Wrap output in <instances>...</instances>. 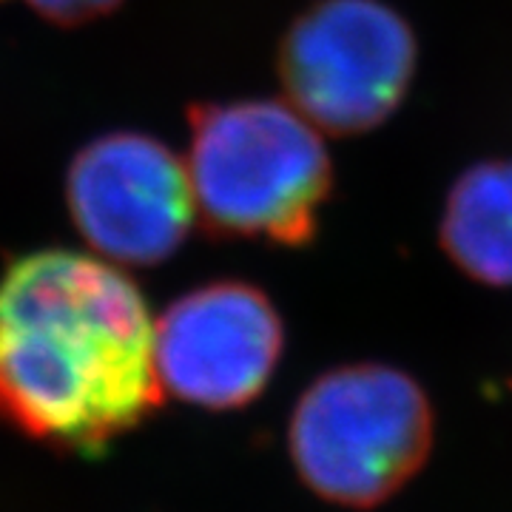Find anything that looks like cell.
I'll list each match as a JSON object with an SVG mask.
<instances>
[{
	"instance_id": "cell-1",
	"label": "cell",
	"mask_w": 512,
	"mask_h": 512,
	"mask_svg": "<svg viewBox=\"0 0 512 512\" xmlns=\"http://www.w3.org/2000/svg\"><path fill=\"white\" fill-rule=\"evenodd\" d=\"M154 322L120 265L66 248L0 274V421L74 456H100L157 410Z\"/></svg>"
},
{
	"instance_id": "cell-2",
	"label": "cell",
	"mask_w": 512,
	"mask_h": 512,
	"mask_svg": "<svg viewBox=\"0 0 512 512\" xmlns=\"http://www.w3.org/2000/svg\"><path fill=\"white\" fill-rule=\"evenodd\" d=\"M185 168L197 217L214 237L285 248L313 242L333 185L319 128L276 100L191 109Z\"/></svg>"
},
{
	"instance_id": "cell-3",
	"label": "cell",
	"mask_w": 512,
	"mask_h": 512,
	"mask_svg": "<svg viewBox=\"0 0 512 512\" xmlns=\"http://www.w3.org/2000/svg\"><path fill=\"white\" fill-rule=\"evenodd\" d=\"M436 413L407 370L356 362L316 376L293 407L288 453L322 501L370 510L407 487L433 453Z\"/></svg>"
},
{
	"instance_id": "cell-4",
	"label": "cell",
	"mask_w": 512,
	"mask_h": 512,
	"mask_svg": "<svg viewBox=\"0 0 512 512\" xmlns=\"http://www.w3.org/2000/svg\"><path fill=\"white\" fill-rule=\"evenodd\" d=\"M419 63L410 23L382 0H316L288 26L276 72L291 106L336 137L379 128Z\"/></svg>"
},
{
	"instance_id": "cell-5",
	"label": "cell",
	"mask_w": 512,
	"mask_h": 512,
	"mask_svg": "<svg viewBox=\"0 0 512 512\" xmlns=\"http://www.w3.org/2000/svg\"><path fill=\"white\" fill-rule=\"evenodd\" d=\"M66 202L80 237L111 265H160L197 220L185 160L134 131L97 137L74 157Z\"/></svg>"
},
{
	"instance_id": "cell-6",
	"label": "cell",
	"mask_w": 512,
	"mask_h": 512,
	"mask_svg": "<svg viewBox=\"0 0 512 512\" xmlns=\"http://www.w3.org/2000/svg\"><path fill=\"white\" fill-rule=\"evenodd\" d=\"M285 350V325L251 282H208L174 299L154 322L163 396L205 410H237L262 396Z\"/></svg>"
},
{
	"instance_id": "cell-7",
	"label": "cell",
	"mask_w": 512,
	"mask_h": 512,
	"mask_svg": "<svg viewBox=\"0 0 512 512\" xmlns=\"http://www.w3.org/2000/svg\"><path fill=\"white\" fill-rule=\"evenodd\" d=\"M444 254L487 288H512V160H481L458 177L439 222Z\"/></svg>"
},
{
	"instance_id": "cell-8",
	"label": "cell",
	"mask_w": 512,
	"mask_h": 512,
	"mask_svg": "<svg viewBox=\"0 0 512 512\" xmlns=\"http://www.w3.org/2000/svg\"><path fill=\"white\" fill-rule=\"evenodd\" d=\"M35 12L60 26H80L94 18H103L120 6V0H26Z\"/></svg>"
}]
</instances>
